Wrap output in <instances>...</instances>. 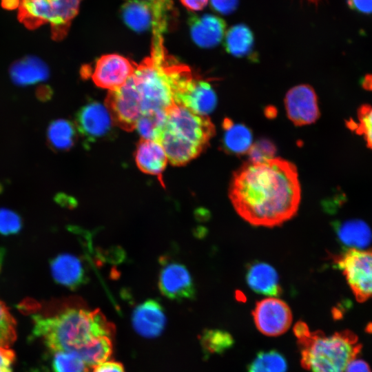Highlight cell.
I'll use <instances>...</instances> for the list:
<instances>
[{"mask_svg":"<svg viewBox=\"0 0 372 372\" xmlns=\"http://www.w3.org/2000/svg\"><path fill=\"white\" fill-rule=\"evenodd\" d=\"M248 152L250 161L260 162L273 158L275 147L267 141H260L252 145Z\"/></svg>","mask_w":372,"mask_h":372,"instance_id":"cell-34","label":"cell"},{"mask_svg":"<svg viewBox=\"0 0 372 372\" xmlns=\"http://www.w3.org/2000/svg\"><path fill=\"white\" fill-rule=\"evenodd\" d=\"M200 342L205 353L221 354L231 348L234 340L231 333L225 330L205 329L200 336Z\"/></svg>","mask_w":372,"mask_h":372,"instance_id":"cell-28","label":"cell"},{"mask_svg":"<svg viewBox=\"0 0 372 372\" xmlns=\"http://www.w3.org/2000/svg\"><path fill=\"white\" fill-rule=\"evenodd\" d=\"M180 2L190 10L199 11L207 6L208 0H180Z\"/></svg>","mask_w":372,"mask_h":372,"instance_id":"cell-40","label":"cell"},{"mask_svg":"<svg viewBox=\"0 0 372 372\" xmlns=\"http://www.w3.org/2000/svg\"><path fill=\"white\" fill-rule=\"evenodd\" d=\"M50 269L57 283L70 289L77 288L86 280L83 265L74 255L63 254L57 256L51 261Z\"/></svg>","mask_w":372,"mask_h":372,"instance_id":"cell-19","label":"cell"},{"mask_svg":"<svg viewBox=\"0 0 372 372\" xmlns=\"http://www.w3.org/2000/svg\"><path fill=\"white\" fill-rule=\"evenodd\" d=\"M246 280L249 288L257 293L271 297L281 294L278 273L267 263L255 262L251 264L246 272Z\"/></svg>","mask_w":372,"mask_h":372,"instance_id":"cell-20","label":"cell"},{"mask_svg":"<svg viewBox=\"0 0 372 372\" xmlns=\"http://www.w3.org/2000/svg\"><path fill=\"white\" fill-rule=\"evenodd\" d=\"M188 25L193 41L203 48L216 46L222 41L226 28V23L223 19L209 14H190Z\"/></svg>","mask_w":372,"mask_h":372,"instance_id":"cell-17","label":"cell"},{"mask_svg":"<svg viewBox=\"0 0 372 372\" xmlns=\"http://www.w3.org/2000/svg\"><path fill=\"white\" fill-rule=\"evenodd\" d=\"M285 107L289 118L296 125L311 124L320 115L316 94L307 85L295 86L287 92Z\"/></svg>","mask_w":372,"mask_h":372,"instance_id":"cell-15","label":"cell"},{"mask_svg":"<svg viewBox=\"0 0 372 372\" xmlns=\"http://www.w3.org/2000/svg\"><path fill=\"white\" fill-rule=\"evenodd\" d=\"M215 127L207 116L195 114L175 104L167 110L159 143L172 165L182 166L196 158L214 135Z\"/></svg>","mask_w":372,"mask_h":372,"instance_id":"cell-3","label":"cell"},{"mask_svg":"<svg viewBox=\"0 0 372 372\" xmlns=\"http://www.w3.org/2000/svg\"><path fill=\"white\" fill-rule=\"evenodd\" d=\"M334 229L340 242L351 247L350 249L364 248L372 240V233L370 228L360 220H349L335 223Z\"/></svg>","mask_w":372,"mask_h":372,"instance_id":"cell-22","label":"cell"},{"mask_svg":"<svg viewBox=\"0 0 372 372\" xmlns=\"http://www.w3.org/2000/svg\"><path fill=\"white\" fill-rule=\"evenodd\" d=\"M15 353L10 348L0 347V372H12Z\"/></svg>","mask_w":372,"mask_h":372,"instance_id":"cell-36","label":"cell"},{"mask_svg":"<svg viewBox=\"0 0 372 372\" xmlns=\"http://www.w3.org/2000/svg\"><path fill=\"white\" fill-rule=\"evenodd\" d=\"M158 287L161 293L174 300L192 299L195 287L187 269L176 262L165 263L161 269Z\"/></svg>","mask_w":372,"mask_h":372,"instance_id":"cell-14","label":"cell"},{"mask_svg":"<svg viewBox=\"0 0 372 372\" xmlns=\"http://www.w3.org/2000/svg\"><path fill=\"white\" fill-rule=\"evenodd\" d=\"M167 111L152 110L143 113L138 118L135 130L141 138L159 141L164 129Z\"/></svg>","mask_w":372,"mask_h":372,"instance_id":"cell-27","label":"cell"},{"mask_svg":"<svg viewBox=\"0 0 372 372\" xmlns=\"http://www.w3.org/2000/svg\"><path fill=\"white\" fill-rule=\"evenodd\" d=\"M81 0H20L18 19L27 28L50 24L52 36L63 39L76 16Z\"/></svg>","mask_w":372,"mask_h":372,"instance_id":"cell-6","label":"cell"},{"mask_svg":"<svg viewBox=\"0 0 372 372\" xmlns=\"http://www.w3.org/2000/svg\"><path fill=\"white\" fill-rule=\"evenodd\" d=\"M285 358L276 350L259 352L249 364L247 372H287Z\"/></svg>","mask_w":372,"mask_h":372,"instance_id":"cell-29","label":"cell"},{"mask_svg":"<svg viewBox=\"0 0 372 372\" xmlns=\"http://www.w3.org/2000/svg\"><path fill=\"white\" fill-rule=\"evenodd\" d=\"M138 169L145 174L156 176L163 185L162 174L168 162L163 145L156 141L141 138L134 153Z\"/></svg>","mask_w":372,"mask_h":372,"instance_id":"cell-18","label":"cell"},{"mask_svg":"<svg viewBox=\"0 0 372 372\" xmlns=\"http://www.w3.org/2000/svg\"><path fill=\"white\" fill-rule=\"evenodd\" d=\"M1 5L6 10H12L19 8L20 0H1Z\"/></svg>","mask_w":372,"mask_h":372,"instance_id":"cell-41","label":"cell"},{"mask_svg":"<svg viewBox=\"0 0 372 372\" xmlns=\"http://www.w3.org/2000/svg\"><path fill=\"white\" fill-rule=\"evenodd\" d=\"M350 8L363 14H372V0H348Z\"/></svg>","mask_w":372,"mask_h":372,"instance_id":"cell-38","label":"cell"},{"mask_svg":"<svg viewBox=\"0 0 372 372\" xmlns=\"http://www.w3.org/2000/svg\"><path fill=\"white\" fill-rule=\"evenodd\" d=\"M223 143L226 149L234 154L249 152L252 145L251 131L244 125L228 123L225 120Z\"/></svg>","mask_w":372,"mask_h":372,"instance_id":"cell-25","label":"cell"},{"mask_svg":"<svg viewBox=\"0 0 372 372\" xmlns=\"http://www.w3.org/2000/svg\"><path fill=\"white\" fill-rule=\"evenodd\" d=\"M293 331L302 366L310 372H344L360 350L357 337L349 331L327 335L320 331L310 332L304 322H298Z\"/></svg>","mask_w":372,"mask_h":372,"instance_id":"cell-4","label":"cell"},{"mask_svg":"<svg viewBox=\"0 0 372 372\" xmlns=\"http://www.w3.org/2000/svg\"><path fill=\"white\" fill-rule=\"evenodd\" d=\"M334 262L342 271L358 301L372 298V250L349 249L336 256Z\"/></svg>","mask_w":372,"mask_h":372,"instance_id":"cell-8","label":"cell"},{"mask_svg":"<svg viewBox=\"0 0 372 372\" xmlns=\"http://www.w3.org/2000/svg\"><path fill=\"white\" fill-rule=\"evenodd\" d=\"M307 1H309V2H311V3H318L320 0H307Z\"/></svg>","mask_w":372,"mask_h":372,"instance_id":"cell-42","label":"cell"},{"mask_svg":"<svg viewBox=\"0 0 372 372\" xmlns=\"http://www.w3.org/2000/svg\"><path fill=\"white\" fill-rule=\"evenodd\" d=\"M21 307L31 313L33 334L50 350L78 354L99 336L114 338L116 328L100 309H90L78 298L55 300L42 306L26 303Z\"/></svg>","mask_w":372,"mask_h":372,"instance_id":"cell-2","label":"cell"},{"mask_svg":"<svg viewBox=\"0 0 372 372\" xmlns=\"http://www.w3.org/2000/svg\"><path fill=\"white\" fill-rule=\"evenodd\" d=\"M176 62L165 53L163 39H153L151 56L136 64L131 76L139 96L142 114L152 110L167 111L176 104L172 81Z\"/></svg>","mask_w":372,"mask_h":372,"instance_id":"cell-5","label":"cell"},{"mask_svg":"<svg viewBox=\"0 0 372 372\" xmlns=\"http://www.w3.org/2000/svg\"><path fill=\"white\" fill-rule=\"evenodd\" d=\"M224 45L227 52L235 56H245L252 50L253 33L245 24L233 25L225 34Z\"/></svg>","mask_w":372,"mask_h":372,"instance_id":"cell-24","label":"cell"},{"mask_svg":"<svg viewBox=\"0 0 372 372\" xmlns=\"http://www.w3.org/2000/svg\"><path fill=\"white\" fill-rule=\"evenodd\" d=\"M127 1H148V0H127Z\"/></svg>","mask_w":372,"mask_h":372,"instance_id":"cell-43","label":"cell"},{"mask_svg":"<svg viewBox=\"0 0 372 372\" xmlns=\"http://www.w3.org/2000/svg\"><path fill=\"white\" fill-rule=\"evenodd\" d=\"M172 91L176 104L199 115L207 116L216 105V95L209 83L194 75L183 64L173 75Z\"/></svg>","mask_w":372,"mask_h":372,"instance_id":"cell-7","label":"cell"},{"mask_svg":"<svg viewBox=\"0 0 372 372\" xmlns=\"http://www.w3.org/2000/svg\"><path fill=\"white\" fill-rule=\"evenodd\" d=\"M344 372H372L369 365L357 357L352 359L347 366Z\"/></svg>","mask_w":372,"mask_h":372,"instance_id":"cell-39","label":"cell"},{"mask_svg":"<svg viewBox=\"0 0 372 372\" xmlns=\"http://www.w3.org/2000/svg\"><path fill=\"white\" fill-rule=\"evenodd\" d=\"M113 340L108 335L99 336L84 347L79 355L90 368L107 361L113 353Z\"/></svg>","mask_w":372,"mask_h":372,"instance_id":"cell-26","label":"cell"},{"mask_svg":"<svg viewBox=\"0 0 372 372\" xmlns=\"http://www.w3.org/2000/svg\"><path fill=\"white\" fill-rule=\"evenodd\" d=\"M252 315L259 331L269 336L284 333L292 321L289 307L276 297L266 298L256 302Z\"/></svg>","mask_w":372,"mask_h":372,"instance_id":"cell-12","label":"cell"},{"mask_svg":"<svg viewBox=\"0 0 372 372\" xmlns=\"http://www.w3.org/2000/svg\"><path fill=\"white\" fill-rule=\"evenodd\" d=\"M10 74L15 84L30 85L46 80L49 76V70L41 59L27 56L11 65Z\"/></svg>","mask_w":372,"mask_h":372,"instance_id":"cell-21","label":"cell"},{"mask_svg":"<svg viewBox=\"0 0 372 372\" xmlns=\"http://www.w3.org/2000/svg\"><path fill=\"white\" fill-rule=\"evenodd\" d=\"M211 8L221 14L233 13L238 8L239 0H209Z\"/></svg>","mask_w":372,"mask_h":372,"instance_id":"cell-35","label":"cell"},{"mask_svg":"<svg viewBox=\"0 0 372 372\" xmlns=\"http://www.w3.org/2000/svg\"><path fill=\"white\" fill-rule=\"evenodd\" d=\"M105 105L114 125L127 132L135 130L142 110L139 96L131 77L119 89L108 92Z\"/></svg>","mask_w":372,"mask_h":372,"instance_id":"cell-10","label":"cell"},{"mask_svg":"<svg viewBox=\"0 0 372 372\" xmlns=\"http://www.w3.org/2000/svg\"><path fill=\"white\" fill-rule=\"evenodd\" d=\"M17 338L16 321L0 300V347L9 348Z\"/></svg>","mask_w":372,"mask_h":372,"instance_id":"cell-32","label":"cell"},{"mask_svg":"<svg viewBox=\"0 0 372 372\" xmlns=\"http://www.w3.org/2000/svg\"><path fill=\"white\" fill-rule=\"evenodd\" d=\"M89 372H125L122 363L114 360H107L91 368Z\"/></svg>","mask_w":372,"mask_h":372,"instance_id":"cell-37","label":"cell"},{"mask_svg":"<svg viewBox=\"0 0 372 372\" xmlns=\"http://www.w3.org/2000/svg\"><path fill=\"white\" fill-rule=\"evenodd\" d=\"M136 63L117 54H104L91 70L90 76L99 87L114 91L121 87L132 76Z\"/></svg>","mask_w":372,"mask_h":372,"instance_id":"cell-11","label":"cell"},{"mask_svg":"<svg viewBox=\"0 0 372 372\" xmlns=\"http://www.w3.org/2000/svg\"><path fill=\"white\" fill-rule=\"evenodd\" d=\"M357 121L348 122V126L363 136L367 146L372 149V105H363L358 112Z\"/></svg>","mask_w":372,"mask_h":372,"instance_id":"cell-31","label":"cell"},{"mask_svg":"<svg viewBox=\"0 0 372 372\" xmlns=\"http://www.w3.org/2000/svg\"><path fill=\"white\" fill-rule=\"evenodd\" d=\"M132 323L135 331L146 338L159 336L166 324V316L161 304L155 300H147L133 311Z\"/></svg>","mask_w":372,"mask_h":372,"instance_id":"cell-16","label":"cell"},{"mask_svg":"<svg viewBox=\"0 0 372 372\" xmlns=\"http://www.w3.org/2000/svg\"><path fill=\"white\" fill-rule=\"evenodd\" d=\"M74 124L87 143L107 134L114 125L105 105L96 101L87 103L78 111Z\"/></svg>","mask_w":372,"mask_h":372,"instance_id":"cell-13","label":"cell"},{"mask_svg":"<svg viewBox=\"0 0 372 372\" xmlns=\"http://www.w3.org/2000/svg\"><path fill=\"white\" fill-rule=\"evenodd\" d=\"M172 0L127 1L121 7L125 24L136 32L167 25L172 14Z\"/></svg>","mask_w":372,"mask_h":372,"instance_id":"cell-9","label":"cell"},{"mask_svg":"<svg viewBox=\"0 0 372 372\" xmlns=\"http://www.w3.org/2000/svg\"><path fill=\"white\" fill-rule=\"evenodd\" d=\"M229 197L238 214L248 223L280 225L296 215L300 203L296 167L280 158L249 161L234 174Z\"/></svg>","mask_w":372,"mask_h":372,"instance_id":"cell-1","label":"cell"},{"mask_svg":"<svg viewBox=\"0 0 372 372\" xmlns=\"http://www.w3.org/2000/svg\"><path fill=\"white\" fill-rule=\"evenodd\" d=\"M52 366L54 372H89L91 369L74 351L54 352Z\"/></svg>","mask_w":372,"mask_h":372,"instance_id":"cell-30","label":"cell"},{"mask_svg":"<svg viewBox=\"0 0 372 372\" xmlns=\"http://www.w3.org/2000/svg\"><path fill=\"white\" fill-rule=\"evenodd\" d=\"M21 219L15 212L0 209V234L3 235L14 234L21 229Z\"/></svg>","mask_w":372,"mask_h":372,"instance_id":"cell-33","label":"cell"},{"mask_svg":"<svg viewBox=\"0 0 372 372\" xmlns=\"http://www.w3.org/2000/svg\"><path fill=\"white\" fill-rule=\"evenodd\" d=\"M76 136L75 124L63 118L51 122L47 130L48 142L55 151L70 149L74 145Z\"/></svg>","mask_w":372,"mask_h":372,"instance_id":"cell-23","label":"cell"}]
</instances>
